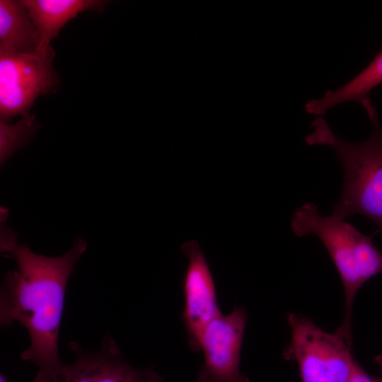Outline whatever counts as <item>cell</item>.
Returning <instances> with one entry per match:
<instances>
[{
    "label": "cell",
    "mask_w": 382,
    "mask_h": 382,
    "mask_svg": "<svg viewBox=\"0 0 382 382\" xmlns=\"http://www.w3.org/2000/svg\"><path fill=\"white\" fill-rule=\"evenodd\" d=\"M86 248L77 238L57 257L36 254L25 245L11 253L18 267L7 272L1 287L0 323L4 328L18 322L28 330L30 345L21 359L38 368L33 382H61L66 364L58 340L66 285Z\"/></svg>",
    "instance_id": "1"
},
{
    "label": "cell",
    "mask_w": 382,
    "mask_h": 382,
    "mask_svg": "<svg viewBox=\"0 0 382 382\" xmlns=\"http://www.w3.org/2000/svg\"><path fill=\"white\" fill-rule=\"evenodd\" d=\"M371 123L369 138L351 143L335 134L321 116L311 124L305 137L308 145H325L336 153L344 170V185L332 215L345 219L353 214L373 221L382 232V130L371 100L362 105Z\"/></svg>",
    "instance_id": "2"
},
{
    "label": "cell",
    "mask_w": 382,
    "mask_h": 382,
    "mask_svg": "<svg viewBox=\"0 0 382 382\" xmlns=\"http://www.w3.org/2000/svg\"><path fill=\"white\" fill-rule=\"evenodd\" d=\"M291 227L300 237L316 235L328 250L344 287L345 311L338 328L352 340L355 296L367 280L382 272V252L374 245L372 236L363 234L345 219L332 214L320 215L311 202L296 209Z\"/></svg>",
    "instance_id": "3"
},
{
    "label": "cell",
    "mask_w": 382,
    "mask_h": 382,
    "mask_svg": "<svg viewBox=\"0 0 382 382\" xmlns=\"http://www.w3.org/2000/svg\"><path fill=\"white\" fill-rule=\"evenodd\" d=\"M286 318L291 337L283 357L296 362L301 382H346L358 364L352 340L338 328L328 332L301 314Z\"/></svg>",
    "instance_id": "4"
},
{
    "label": "cell",
    "mask_w": 382,
    "mask_h": 382,
    "mask_svg": "<svg viewBox=\"0 0 382 382\" xmlns=\"http://www.w3.org/2000/svg\"><path fill=\"white\" fill-rule=\"evenodd\" d=\"M54 54L52 47L45 54L0 52L1 121L30 113L39 96L54 91L58 84Z\"/></svg>",
    "instance_id": "5"
},
{
    "label": "cell",
    "mask_w": 382,
    "mask_h": 382,
    "mask_svg": "<svg viewBox=\"0 0 382 382\" xmlns=\"http://www.w3.org/2000/svg\"><path fill=\"white\" fill-rule=\"evenodd\" d=\"M247 318L243 307L235 306L230 313L219 315L205 327L199 339L204 360L198 382H250L240 371Z\"/></svg>",
    "instance_id": "6"
},
{
    "label": "cell",
    "mask_w": 382,
    "mask_h": 382,
    "mask_svg": "<svg viewBox=\"0 0 382 382\" xmlns=\"http://www.w3.org/2000/svg\"><path fill=\"white\" fill-rule=\"evenodd\" d=\"M180 250L188 264L183 277L184 309L183 320L191 351H200L199 339L205 327L219 315L216 286L204 253L199 243L190 240L182 243Z\"/></svg>",
    "instance_id": "7"
},
{
    "label": "cell",
    "mask_w": 382,
    "mask_h": 382,
    "mask_svg": "<svg viewBox=\"0 0 382 382\" xmlns=\"http://www.w3.org/2000/svg\"><path fill=\"white\" fill-rule=\"evenodd\" d=\"M69 347L75 360L66 364L61 382H164L152 367L129 364L108 333L96 352L84 349L76 342H69Z\"/></svg>",
    "instance_id": "8"
},
{
    "label": "cell",
    "mask_w": 382,
    "mask_h": 382,
    "mask_svg": "<svg viewBox=\"0 0 382 382\" xmlns=\"http://www.w3.org/2000/svg\"><path fill=\"white\" fill-rule=\"evenodd\" d=\"M39 35L37 53L45 54L51 41L72 18L83 11L102 10L107 1L100 0H23Z\"/></svg>",
    "instance_id": "9"
},
{
    "label": "cell",
    "mask_w": 382,
    "mask_h": 382,
    "mask_svg": "<svg viewBox=\"0 0 382 382\" xmlns=\"http://www.w3.org/2000/svg\"><path fill=\"white\" fill-rule=\"evenodd\" d=\"M39 35L22 1H0V52L37 53Z\"/></svg>",
    "instance_id": "10"
},
{
    "label": "cell",
    "mask_w": 382,
    "mask_h": 382,
    "mask_svg": "<svg viewBox=\"0 0 382 382\" xmlns=\"http://www.w3.org/2000/svg\"><path fill=\"white\" fill-rule=\"evenodd\" d=\"M382 83V50L371 63L352 80L335 90L327 91L322 98L308 101L305 110L321 116L331 108L349 101L361 105L369 100L370 92Z\"/></svg>",
    "instance_id": "11"
},
{
    "label": "cell",
    "mask_w": 382,
    "mask_h": 382,
    "mask_svg": "<svg viewBox=\"0 0 382 382\" xmlns=\"http://www.w3.org/2000/svg\"><path fill=\"white\" fill-rule=\"evenodd\" d=\"M38 128L35 115L21 116L15 124L0 121V161L4 164L17 150L23 146Z\"/></svg>",
    "instance_id": "12"
},
{
    "label": "cell",
    "mask_w": 382,
    "mask_h": 382,
    "mask_svg": "<svg viewBox=\"0 0 382 382\" xmlns=\"http://www.w3.org/2000/svg\"><path fill=\"white\" fill-rule=\"evenodd\" d=\"M346 382H382V379L371 377L366 373L362 367L357 364Z\"/></svg>",
    "instance_id": "13"
},
{
    "label": "cell",
    "mask_w": 382,
    "mask_h": 382,
    "mask_svg": "<svg viewBox=\"0 0 382 382\" xmlns=\"http://www.w3.org/2000/svg\"><path fill=\"white\" fill-rule=\"evenodd\" d=\"M375 361L382 371V354H379L375 357Z\"/></svg>",
    "instance_id": "14"
},
{
    "label": "cell",
    "mask_w": 382,
    "mask_h": 382,
    "mask_svg": "<svg viewBox=\"0 0 382 382\" xmlns=\"http://www.w3.org/2000/svg\"><path fill=\"white\" fill-rule=\"evenodd\" d=\"M0 382H7L6 377L3 374H0Z\"/></svg>",
    "instance_id": "15"
}]
</instances>
